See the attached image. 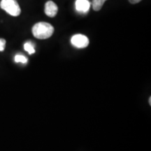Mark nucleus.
<instances>
[{
  "label": "nucleus",
  "instance_id": "nucleus-1",
  "mask_svg": "<svg viewBox=\"0 0 151 151\" xmlns=\"http://www.w3.org/2000/svg\"><path fill=\"white\" fill-rule=\"evenodd\" d=\"M53 32L54 27L48 22H38L32 27V34L34 37L39 39H48L51 37Z\"/></svg>",
  "mask_w": 151,
  "mask_h": 151
},
{
  "label": "nucleus",
  "instance_id": "nucleus-2",
  "mask_svg": "<svg viewBox=\"0 0 151 151\" xmlns=\"http://www.w3.org/2000/svg\"><path fill=\"white\" fill-rule=\"evenodd\" d=\"M0 7L11 16L16 17L21 13L20 6L16 0H1Z\"/></svg>",
  "mask_w": 151,
  "mask_h": 151
},
{
  "label": "nucleus",
  "instance_id": "nucleus-3",
  "mask_svg": "<svg viewBox=\"0 0 151 151\" xmlns=\"http://www.w3.org/2000/svg\"><path fill=\"white\" fill-rule=\"evenodd\" d=\"M71 43L73 46L76 48H86L89 44V39L85 35H76L71 37Z\"/></svg>",
  "mask_w": 151,
  "mask_h": 151
},
{
  "label": "nucleus",
  "instance_id": "nucleus-4",
  "mask_svg": "<svg viewBox=\"0 0 151 151\" xmlns=\"http://www.w3.org/2000/svg\"><path fill=\"white\" fill-rule=\"evenodd\" d=\"M90 7V3L88 0H76L75 2V8L78 12L86 14Z\"/></svg>",
  "mask_w": 151,
  "mask_h": 151
},
{
  "label": "nucleus",
  "instance_id": "nucleus-5",
  "mask_svg": "<svg viewBox=\"0 0 151 151\" xmlns=\"http://www.w3.org/2000/svg\"><path fill=\"white\" fill-rule=\"evenodd\" d=\"M58 8L55 3L52 1H47L45 4V14L50 18H53L58 14Z\"/></svg>",
  "mask_w": 151,
  "mask_h": 151
},
{
  "label": "nucleus",
  "instance_id": "nucleus-6",
  "mask_svg": "<svg viewBox=\"0 0 151 151\" xmlns=\"http://www.w3.org/2000/svg\"><path fill=\"white\" fill-rule=\"evenodd\" d=\"M106 1V0H92V8L96 11H99Z\"/></svg>",
  "mask_w": 151,
  "mask_h": 151
},
{
  "label": "nucleus",
  "instance_id": "nucleus-7",
  "mask_svg": "<svg viewBox=\"0 0 151 151\" xmlns=\"http://www.w3.org/2000/svg\"><path fill=\"white\" fill-rule=\"evenodd\" d=\"M24 48L29 55L34 54L35 52V47H34L33 44L31 42H27L24 43Z\"/></svg>",
  "mask_w": 151,
  "mask_h": 151
},
{
  "label": "nucleus",
  "instance_id": "nucleus-8",
  "mask_svg": "<svg viewBox=\"0 0 151 151\" xmlns=\"http://www.w3.org/2000/svg\"><path fill=\"white\" fill-rule=\"evenodd\" d=\"M15 62L18 63V62H21L22 64H26L27 62V58H25L24 55H17L15 57Z\"/></svg>",
  "mask_w": 151,
  "mask_h": 151
},
{
  "label": "nucleus",
  "instance_id": "nucleus-9",
  "mask_svg": "<svg viewBox=\"0 0 151 151\" xmlns=\"http://www.w3.org/2000/svg\"><path fill=\"white\" fill-rule=\"evenodd\" d=\"M6 46V40L4 39H0V51H4Z\"/></svg>",
  "mask_w": 151,
  "mask_h": 151
},
{
  "label": "nucleus",
  "instance_id": "nucleus-10",
  "mask_svg": "<svg viewBox=\"0 0 151 151\" xmlns=\"http://www.w3.org/2000/svg\"><path fill=\"white\" fill-rule=\"evenodd\" d=\"M141 0H129V1L131 4H137L140 2Z\"/></svg>",
  "mask_w": 151,
  "mask_h": 151
}]
</instances>
